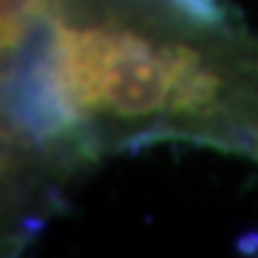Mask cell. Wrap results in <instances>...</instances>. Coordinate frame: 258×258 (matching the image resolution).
<instances>
[{
    "label": "cell",
    "instance_id": "2",
    "mask_svg": "<svg viewBox=\"0 0 258 258\" xmlns=\"http://www.w3.org/2000/svg\"><path fill=\"white\" fill-rule=\"evenodd\" d=\"M184 16H190L198 24H219L221 21V8L216 0H171Z\"/></svg>",
    "mask_w": 258,
    "mask_h": 258
},
{
    "label": "cell",
    "instance_id": "1",
    "mask_svg": "<svg viewBox=\"0 0 258 258\" xmlns=\"http://www.w3.org/2000/svg\"><path fill=\"white\" fill-rule=\"evenodd\" d=\"M61 3L63 0H0V58L19 48L32 27Z\"/></svg>",
    "mask_w": 258,
    "mask_h": 258
}]
</instances>
